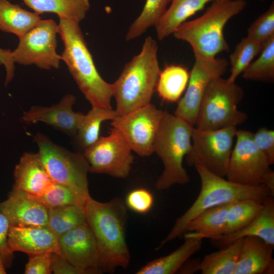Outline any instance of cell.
Listing matches in <instances>:
<instances>
[{
	"label": "cell",
	"mask_w": 274,
	"mask_h": 274,
	"mask_svg": "<svg viewBox=\"0 0 274 274\" xmlns=\"http://www.w3.org/2000/svg\"><path fill=\"white\" fill-rule=\"evenodd\" d=\"M252 134L249 130L237 129L225 177L243 185H263L274 192V172L266 157L254 143Z\"/></svg>",
	"instance_id": "obj_9"
},
{
	"label": "cell",
	"mask_w": 274,
	"mask_h": 274,
	"mask_svg": "<svg viewBox=\"0 0 274 274\" xmlns=\"http://www.w3.org/2000/svg\"><path fill=\"white\" fill-rule=\"evenodd\" d=\"M118 115L112 109L92 107L85 114L77 133L80 145L85 150L95 143L100 137L102 123L112 121Z\"/></svg>",
	"instance_id": "obj_29"
},
{
	"label": "cell",
	"mask_w": 274,
	"mask_h": 274,
	"mask_svg": "<svg viewBox=\"0 0 274 274\" xmlns=\"http://www.w3.org/2000/svg\"><path fill=\"white\" fill-rule=\"evenodd\" d=\"M171 0H146L140 15L132 23L125 40L130 41L143 35L149 28L155 26L166 10Z\"/></svg>",
	"instance_id": "obj_32"
},
{
	"label": "cell",
	"mask_w": 274,
	"mask_h": 274,
	"mask_svg": "<svg viewBox=\"0 0 274 274\" xmlns=\"http://www.w3.org/2000/svg\"><path fill=\"white\" fill-rule=\"evenodd\" d=\"M183 243L170 254L154 259L141 267L136 274H174L202 246V238L184 237Z\"/></svg>",
	"instance_id": "obj_22"
},
{
	"label": "cell",
	"mask_w": 274,
	"mask_h": 274,
	"mask_svg": "<svg viewBox=\"0 0 274 274\" xmlns=\"http://www.w3.org/2000/svg\"><path fill=\"white\" fill-rule=\"evenodd\" d=\"M58 245L59 255L85 274L101 272L96 241L87 222L60 236Z\"/></svg>",
	"instance_id": "obj_15"
},
{
	"label": "cell",
	"mask_w": 274,
	"mask_h": 274,
	"mask_svg": "<svg viewBox=\"0 0 274 274\" xmlns=\"http://www.w3.org/2000/svg\"><path fill=\"white\" fill-rule=\"evenodd\" d=\"M35 13L56 14L59 19L78 23L85 17L90 8L89 0H22Z\"/></svg>",
	"instance_id": "obj_25"
},
{
	"label": "cell",
	"mask_w": 274,
	"mask_h": 274,
	"mask_svg": "<svg viewBox=\"0 0 274 274\" xmlns=\"http://www.w3.org/2000/svg\"><path fill=\"white\" fill-rule=\"evenodd\" d=\"M86 222L85 206L72 204L48 209L47 226L58 237Z\"/></svg>",
	"instance_id": "obj_30"
},
{
	"label": "cell",
	"mask_w": 274,
	"mask_h": 274,
	"mask_svg": "<svg viewBox=\"0 0 274 274\" xmlns=\"http://www.w3.org/2000/svg\"><path fill=\"white\" fill-rule=\"evenodd\" d=\"M0 211L11 226H47L48 209L36 198L16 189L0 203Z\"/></svg>",
	"instance_id": "obj_17"
},
{
	"label": "cell",
	"mask_w": 274,
	"mask_h": 274,
	"mask_svg": "<svg viewBox=\"0 0 274 274\" xmlns=\"http://www.w3.org/2000/svg\"><path fill=\"white\" fill-rule=\"evenodd\" d=\"M237 126L213 130L193 127L192 147L186 156L189 166L200 164L214 174L226 177Z\"/></svg>",
	"instance_id": "obj_10"
},
{
	"label": "cell",
	"mask_w": 274,
	"mask_h": 274,
	"mask_svg": "<svg viewBox=\"0 0 274 274\" xmlns=\"http://www.w3.org/2000/svg\"><path fill=\"white\" fill-rule=\"evenodd\" d=\"M264 200L249 198L232 202L227 212L223 234L239 229L253 220L261 211Z\"/></svg>",
	"instance_id": "obj_31"
},
{
	"label": "cell",
	"mask_w": 274,
	"mask_h": 274,
	"mask_svg": "<svg viewBox=\"0 0 274 274\" xmlns=\"http://www.w3.org/2000/svg\"><path fill=\"white\" fill-rule=\"evenodd\" d=\"M273 248L274 245L258 237L243 238L233 274L273 273Z\"/></svg>",
	"instance_id": "obj_21"
},
{
	"label": "cell",
	"mask_w": 274,
	"mask_h": 274,
	"mask_svg": "<svg viewBox=\"0 0 274 274\" xmlns=\"http://www.w3.org/2000/svg\"><path fill=\"white\" fill-rule=\"evenodd\" d=\"M85 209L86 222L97 245L101 272L113 273L118 268H127L130 254L126 240L125 203L118 197L102 202L90 196Z\"/></svg>",
	"instance_id": "obj_1"
},
{
	"label": "cell",
	"mask_w": 274,
	"mask_h": 274,
	"mask_svg": "<svg viewBox=\"0 0 274 274\" xmlns=\"http://www.w3.org/2000/svg\"><path fill=\"white\" fill-rule=\"evenodd\" d=\"M247 236L258 237L274 245V199L268 196L263 200L259 214L246 225L233 232L209 238L212 244L219 249Z\"/></svg>",
	"instance_id": "obj_20"
},
{
	"label": "cell",
	"mask_w": 274,
	"mask_h": 274,
	"mask_svg": "<svg viewBox=\"0 0 274 274\" xmlns=\"http://www.w3.org/2000/svg\"><path fill=\"white\" fill-rule=\"evenodd\" d=\"M263 46L248 37L242 38L229 56L230 74L227 79L229 81L235 82L238 76L259 54Z\"/></svg>",
	"instance_id": "obj_34"
},
{
	"label": "cell",
	"mask_w": 274,
	"mask_h": 274,
	"mask_svg": "<svg viewBox=\"0 0 274 274\" xmlns=\"http://www.w3.org/2000/svg\"><path fill=\"white\" fill-rule=\"evenodd\" d=\"M10 251L29 255L44 253L59 254L58 237L48 226H10L8 238Z\"/></svg>",
	"instance_id": "obj_18"
},
{
	"label": "cell",
	"mask_w": 274,
	"mask_h": 274,
	"mask_svg": "<svg viewBox=\"0 0 274 274\" xmlns=\"http://www.w3.org/2000/svg\"><path fill=\"white\" fill-rule=\"evenodd\" d=\"M10 226L8 220L0 211V257L3 260L6 266L10 264L13 255L8 244Z\"/></svg>",
	"instance_id": "obj_40"
},
{
	"label": "cell",
	"mask_w": 274,
	"mask_h": 274,
	"mask_svg": "<svg viewBox=\"0 0 274 274\" xmlns=\"http://www.w3.org/2000/svg\"><path fill=\"white\" fill-rule=\"evenodd\" d=\"M51 269L55 274H85L83 271L75 267L56 253L53 255Z\"/></svg>",
	"instance_id": "obj_41"
},
{
	"label": "cell",
	"mask_w": 274,
	"mask_h": 274,
	"mask_svg": "<svg viewBox=\"0 0 274 274\" xmlns=\"http://www.w3.org/2000/svg\"><path fill=\"white\" fill-rule=\"evenodd\" d=\"M213 0H171L169 7L155 25L157 37L162 40L173 34L187 19Z\"/></svg>",
	"instance_id": "obj_23"
},
{
	"label": "cell",
	"mask_w": 274,
	"mask_h": 274,
	"mask_svg": "<svg viewBox=\"0 0 274 274\" xmlns=\"http://www.w3.org/2000/svg\"><path fill=\"white\" fill-rule=\"evenodd\" d=\"M35 198L48 209L72 204L85 206L87 201L68 188L57 183H55L44 193Z\"/></svg>",
	"instance_id": "obj_35"
},
{
	"label": "cell",
	"mask_w": 274,
	"mask_h": 274,
	"mask_svg": "<svg viewBox=\"0 0 274 274\" xmlns=\"http://www.w3.org/2000/svg\"><path fill=\"white\" fill-rule=\"evenodd\" d=\"M40 16L13 4L0 0V30L15 35L19 39L41 20Z\"/></svg>",
	"instance_id": "obj_26"
},
{
	"label": "cell",
	"mask_w": 274,
	"mask_h": 274,
	"mask_svg": "<svg viewBox=\"0 0 274 274\" xmlns=\"http://www.w3.org/2000/svg\"><path fill=\"white\" fill-rule=\"evenodd\" d=\"M246 6L244 0L215 1L201 16L185 22L173 35L177 39L188 43L194 55L214 58L221 52L229 51L224 27Z\"/></svg>",
	"instance_id": "obj_5"
},
{
	"label": "cell",
	"mask_w": 274,
	"mask_h": 274,
	"mask_svg": "<svg viewBox=\"0 0 274 274\" xmlns=\"http://www.w3.org/2000/svg\"><path fill=\"white\" fill-rule=\"evenodd\" d=\"M76 101L75 96L67 94L51 107L32 106L23 113L21 121L27 124L41 122L68 134H76L85 115L73 111Z\"/></svg>",
	"instance_id": "obj_16"
},
{
	"label": "cell",
	"mask_w": 274,
	"mask_h": 274,
	"mask_svg": "<svg viewBox=\"0 0 274 274\" xmlns=\"http://www.w3.org/2000/svg\"><path fill=\"white\" fill-rule=\"evenodd\" d=\"M243 238L218 251L206 255L200 260L202 274H233L239 255Z\"/></svg>",
	"instance_id": "obj_28"
},
{
	"label": "cell",
	"mask_w": 274,
	"mask_h": 274,
	"mask_svg": "<svg viewBox=\"0 0 274 274\" xmlns=\"http://www.w3.org/2000/svg\"><path fill=\"white\" fill-rule=\"evenodd\" d=\"M248 80L272 82L274 79V36L263 45L258 57L242 73Z\"/></svg>",
	"instance_id": "obj_33"
},
{
	"label": "cell",
	"mask_w": 274,
	"mask_h": 274,
	"mask_svg": "<svg viewBox=\"0 0 274 274\" xmlns=\"http://www.w3.org/2000/svg\"><path fill=\"white\" fill-rule=\"evenodd\" d=\"M58 24L52 19L42 20L19 39L17 48L12 51L15 63L36 65L44 70L58 68L61 56L57 54Z\"/></svg>",
	"instance_id": "obj_11"
},
{
	"label": "cell",
	"mask_w": 274,
	"mask_h": 274,
	"mask_svg": "<svg viewBox=\"0 0 274 274\" xmlns=\"http://www.w3.org/2000/svg\"><path fill=\"white\" fill-rule=\"evenodd\" d=\"M184 95L178 101L174 115L194 126L203 94L210 83L226 73L229 62L224 58L207 59L194 55Z\"/></svg>",
	"instance_id": "obj_14"
},
{
	"label": "cell",
	"mask_w": 274,
	"mask_h": 274,
	"mask_svg": "<svg viewBox=\"0 0 274 274\" xmlns=\"http://www.w3.org/2000/svg\"><path fill=\"white\" fill-rule=\"evenodd\" d=\"M232 203L212 207L200 213L188 223L184 237L203 239L223 234L227 212Z\"/></svg>",
	"instance_id": "obj_24"
},
{
	"label": "cell",
	"mask_w": 274,
	"mask_h": 274,
	"mask_svg": "<svg viewBox=\"0 0 274 274\" xmlns=\"http://www.w3.org/2000/svg\"><path fill=\"white\" fill-rule=\"evenodd\" d=\"M158 45L147 37L139 54L127 63L113 83L115 111L119 115L128 113L150 103L160 72Z\"/></svg>",
	"instance_id": "obj_3"
},
{
	"label": "cell",
	"mask_w": 274,
	"mask_h": 274,
	"mask_svg": "<svg viewBox=\"0 0 274 274\" xmlns=\"http://www.w3.org/2000/svg\"><path fill=\"white\" fill-rule=\"evenodd\" d=\"M34 139L40 159L54 182L87 200L90 196L87 178L89 166L84 154L65 149L41 133H37Z\"/></svg>",
	"instance_id": "obj_8"
},
{
	"label": "cell",
	"mask_w": 274,
	"mask_h": 274,
	"mask_svg": "<svg viewBox=\"0 0 274 274\" xmlns=\"http://www.w3.org/2000/svg\"><path fill=\"white\" fill-rule=\"evenodd\" d=\"M125 204L132 211L139 213L149 212L154 203V197L148 190L140 188L131 191L127 194Z\"/></svg>",
	"instance_id": "obj_37"
},
{
	"label": "cell",
	"mask_w": 274,
	"mask_h": 274,
	"mask_svg": "<svg viewBox=\"0 0 274 274\" xmlns=\"http://www.w3.org/2000/svg\"><path fill=\"white\" fill-rule=\"evenodd\" d=\"M14 189L35 197L44 193L55 183L38 153L26 152L22 155L14 168Z\"/></svg>",
	"instance_id": "obj_19"
},
{
	"label": "cell",
	"mask_w": 274,
	"mask_h": 274,
	"mask_svg": "<svg viewBox=\"0 0 274 274\" xmlns=\"http://www.w3.org/2000/svg\"><path fill=\"white\" fill-rule=\"evenodd\" d=\"M189 79L187 69L179 65H166L160 71L156 90L163 100L178 101L185 91Z\"/></svg>",
	"instance_id": "obj_27"
},
{
	"label": "cell",
	"mask_w": 274,
	"mask_h": 274,
	"mask_svg": "<svg viewBox=\"0 0 274 274\" xmlns=\"http://www.w3.org/2000/svg\"><path fill=\"white\" fill-rule=\"evenodd\" d=\"M58 33L64 45L61 60L86 99L92 107L112 109L113 84L99 74L79 23L59 19Z\"/></svg>",
	"instance_id": "obj_2"
},
{
	"label": "cell",
	"mask_w": 274,
	"mask_h": 274,
	"mask_svg": "<svg viewBox=\"0 0 274 274\" xmlns=\"http://www.w3.org/2000/svg\"><path fill=\"white\" fill-rule=\"evenodd\" d=\"M55 253H44L29 255L25 265V274H50L51 265Z\"/></svg>",
	"instance_id": "obj_39"
},
{
	"label": "cell",
	"mask_w": 274,
	"mask_h": 274,
	"mask_svg": "<svg viewBox=\"0 0 274 274\" xmlns=\"http://www.w3.org/2000/svg\"><path fill=\"white\" fill-rule=\"evenodd\" d=\"M194 166L200 180V192L192 204L177 219L159 248L183 236L188 223L209 208L245 199L263 200L273 196L274 192L265 185L250 186L236 184L214 174L200 164Z\"/></svg>",
	"instance_id": "obj_4"
},
{
	"label": "cell",
	"mask_w": 274,
	"mask_h": 274,
	"mask_svg": "<svg viewBox=\"0 0 274 274\" xmlns=\"http://www.w3.org/2000/svg\"><path fill=\"white\" fill-rule=\"evenodd\" d=\"M274 36V4L260 15L249 27L247 36L255 42L264 45Z\"/></svg>",
	"instance_id": "obj_36"
},
{
	"label": "cell",
	"mask_w": 274,
	"mask_h": 274,
	"mask_svg": "<svg viewBox=\"0 0 274 274\" xmlns=\"http://www.w3.org/2000/svg\"><path fill=\"white\" fill-rule=\"evenodd\" d=\"M192 126L181 118L163 111L155 140L154 153L163 165L156 188L166 190L175 185H186L190 177L183 166V160L192 147Z\"/></svg>",
	"instance_id": "obj_6"
},
{
	"label": "cell",
	"mask_w": 274,
	"mask_h": 274,
	"mask_svg": "<svg viewBox=\"0 0 274 274\" xmlns=\"http://www.w3.org/2000/svg\"><path fill=\"white\" fill-rule=\"evenodd\" d=\"M260 1H264V0H260Z\"/></svg>",
	"instance_id": "obj_46"
},
{
	"label": "cell",
	"mask_w": 274,
	"mask_h": 274,
	"mask_svg": "<svg viewBox=\"0 0 274 274\" xmlns=\"http://www.w3.org/2000/svg\"><path fill=\"white\" fill-rule=\"evenodd\" d=\"M215 1H226V0H215Z\"/></svg>",
	"instance_id": "obj_45"
},
{
	"label": "cell",
	"mask_w": 274,
	"mask_h": 274,
	"mask_svg": "<svg viewBox=\"0 0 274 274\" xmlns=\"http://www.w3.org/2000/svg\"><path fill=\"white\" fill-rule=\"evenodd\" d=\"M252 139L258 149L266 157L271 165L274 163V131L261 127L253 133Z\"/></svg>",
	"instance_id": "obj_38"
},
{
	"label": "cell",
	"mask_w": 274,
	"mask_h": 274,
	"mask_svg": "<svg viewBox=\"0 0 274 274\" xmlns=\"http://www.w3.org/2000/svg\"><path fill=\"white\" fill-rule=\"evenodd\" d=\"M243 88L235 82L219 77L209 84L201 100L195 128L213 130L241 125L248 116L238 110L244 97Z\"/></svg>",
	"instance_id": "obj_7"
},
{
	"label": "cell",
	"mask_w": 274,
	"mask_h": 274,
	"mask_svg": "<svg viewBox=\"0 0 274 274\" xmlns=\"http://www.w3.org/2000/svg\"><path fill=\"white\" fill-rule=\"evenodd\" d=\"M14 63L12 56V51L0 48V64L4 65L6 72L5 86H7L12 80L14 76Z\"/></svg>",
	"instance_id": "obj_42"
},
{
	"label": "cell",
	"mask_w": 274,
	"mask_h": 274,
	"mask_svg": "<svg viewBox=\"0 0 274 274\" xmlns=\"http://www.w3.org/2000/svg\"><path fill=\"white\" fill-rule=\"evenodd\" d=\"M163 111L151 103L112 120L132 151L141 157L154 153V147Z\"/></svg>",
	"instance_id": "obj_13"
},
{
	"label": "cell",
	"mask_w": 274,
	"mask_h": 274,
	"mask_svg": "<svg viewBox=\"0 0 274 274\" xmlns=\"http://www.w3.org/2000/svg\"><path fill=\"white\" fill-rule=\"evenodd\" d=\"M132 152L121 133L112 127L108 135L99 137L83 154L90 172L125 179L134 162Z\"/></svg>",
	"instance_id": "obj_12"
},
{
	"label": "cell",
	"mask_w": 274,
	"mask_h": 274,
	"mask_svg": "<svg viewBox=\"0 0 274 274\" xmlns=\"http://www.w3.org/2000/svg\"><path fill=\"white\" fill-rule=\"evenodd\" d=\"M200 260L189 258L178 271L180 273H193L200 271Z\"/></svg>",
	"instance_id": "obj_43"
},
{
	"label": "cell",
	"mask_w": 274,
	"mask_h": 274,
	"mask_svg": "<svg viewBox=\"0 0 274 274\" xmlns=\"http://www.w3.org/2000/svg\"><path fill=\"white\" fill-rule=\"evenodd\" d=\"M6 266L2 258L0 257V274H6Z\"/></svg>",
	"instance_id": "obj_44"
}]
</instances>
